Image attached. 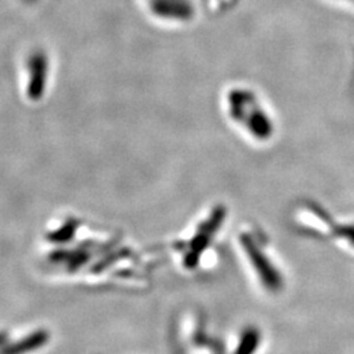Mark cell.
Masks as SVG:
<instances>
[{"mask_svg":"<svg viewBox=\"0 0 354 354\" xmlns=\"http://www.w3.org/2000/svg\"><path fill=\"white\" fill-rule=\"evenodd\" d=\"M221 111L230 127L250 145L269 146L279 134V118L266 96L245 83H234L221 95Z\"/></svg>","mask_w":354,"mask_h":354,"instance_id":"obj_1","label":"cell"},{"mask_svg":"<svg viewBox=\"0 0 354 354\" xmlns=\"http://www.w3.org/2000/svg\"><path fill=\"white\" fill-rule=\"evenodd\" d=\"M228 212L223 205H214L198 215L180 238V247L184 251L183 264L187 268H197L203 253L214 247L227 225Z\"/></svg>","mask_w":354,"mask_h":354,"instance_id":"obj_2","label":"cell"},{"mask_svg":"<svg viewBox=\"0 0 354 354\" xmlns=\"http://www.w3.org/2000/svg\"><path fill=\"white\" fill-rule=\"evenodd\" d=\"M263 228L247 225L239 231V245L244 259L250 263L256 277L270 291H279L283 277L270 257L269 238Z\"/></svg>","mask_w":354,"mask_h":354,"instance_id":"obj_3","label":"cell"},{"mask_svg":"<svg viewBox=\"0 0 354 354\" xmlns=\"http://www.w3.org/2000/svg\"><path fill=\"white\" fill-rule=\"evenodd\" d=\"M50 339V335L46 329H37L30 332L28 336L20 340L7 342L1 349L0 354H32L44 348Z\"/></svg>","mask_w":354,"mask_h":354,"instance_id":"obj_4","label":"cell"},{"mask_svg":"<svg viewBox=\"0 0 354 354\" xmlns=\"http://www.w3.org/2000/svg\"><path fill=\"white\" fill-rule=\"evenodd\" d=\"M260 342H261L260 330L250 327L241 333L235 354H254L260 345Z\"/></svg>","mask_w":354,"mask_h":354,"instance_id":"obj_5","label":"cell"},{"mask_svg":"<svg viewBox=\"0 0 354 354\" xmlns=\"http://www.w3.org/2000/svg\"><path fill=\"white\" fill-rule=\"evenodd\" d=\"M7 339H8V335L6 332H0V349L8 342Z\"/></svg>","mask_w":354,"mask_h":354,"instance_id":"obj_6","label":"cell"}]
</instances>
